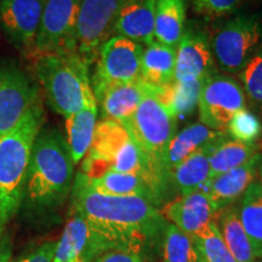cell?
I'll list each match as a JSON object with an SVG mask.
<instances>
[{
	"mask_svg": "<svg viewBox=\"0 0 262 262\" xmlns=\"http://www.w3.org/2000/svg\"><path fill=\"white\" fill-rule=\"evenodd\" d=\"M186 0H156V41L178 48L186 28Z\"/></svg>",
	"mask_w": 262,
	"mask_h": 262,
	"instance_id": "22",
	"label": "cell"
},
{
	"mask_svg": "<svg viewBox=\"0 0 262 262\" xmlns=\"http://www.w3.org/2000/svg\"><path fill=\"white\" fill-rule=\"evenodd\" d=\"M226 130L238 142L255 143L262 135V124L256 114L243 108L232 117Z\"/></svg>",
	"mask_w": 262,
	"mask_h": 262,
	"instance_id": "32",
	"label": "cell"
},
{
	"mask_svg": "<svg viewBox=\"0 0 262 262\" xmlns=\"http://www.w3.org/2000/svg\"><path fill=\"white\" fill-rule=\"evenodd\" d=\"M97 103L86 106L79 112L66 118L67 145L74 165L89 152L97 124Z\"/></svg>",
	"mask_w": 262,
	"mask_h": 262,
	"instance_id": "23",
	"label": "cell"
},
{
	"mask_svg": "<svg viewBox=\"0 0 262 262\" xmlns=\"http://www.w3.org/2000/svg\"><path fill=\"white\" fill-rule=\"evenodd\" d=\"M143 45L123 37H111L101 47L91 77L94 95L108 86L140 78Z\"/></svg>",
	"mask_w": 262,
	"mask_h": 262,
	"instance_id": "7",
	"label": "cell"
},
{
	"mask_svg": "<svg viewBox=\"0 0 262 262\" xmlns=\"http://www.w3.org/2000/svg\"><path fill=\"white\" fill-rule=\"evenodd\" d=\"M216 63L211 38L206 29L195 22L186 25L176 48L175 79L179 83L205 80L214 74Z\"/></svg>",
	"mask_w": 262,
	"mask_h": 262,
	"instance_id": "12",
	"label": "cell"
},
{
	"mask_svg": "<svg viewBox=\"0 0 262 262\" xmlns=\"http://www.w3.org/2000/svg\"><path fill=\"white\" fill-rule=\"evenodd\" d=\"M11 257V245L5 229L0 228V262H10Z\"/></svg>",
	"mask_w": 262,
	"mask_h": 262,
	"instance_id": "36",
	"label": "cell"
},
{
	"mask_svg": "<svg viewBox=\"0 0 262 262\" xmlns=\"http://www.w3.org/2000/svg\"><path fill=\"white\" fill-rule=\"evenodd\" d=\"M176 48L152 41L143 49L140 79L152 86H164L175 79Z\"/></svg>",
	"mask_w": 262,
	"mask_h": 262,
	"instance_id": "21",
	"label": "cell"
},
{
	"mask_svg": "<svg viewBox=\"0 0 262 262\" xmlns=\"http://www.w3.org/2000/svg\"><path fill=\"white\" fill-rule=\"evenodd\" d=\"M255 143H243L229 140L228 136L219 141L210 156V180L238 168L257 155Z\"/></svg>",
	"mask_w": 262,
	"mask_h": 262,
	"instance_id": "28",
	"label": "cell"
},
{
	"mask_svg": "<svg viewBox=\"0 0 262 262\" xmlns=\"http://www.w3.org/2000/svg\"><path fill=\"white\" fill-rule=\"evenodd\" d=\"M176 124L178 120L155 95L143 98L135 113L123 123L131 140L139 147L143 162L170 181L172 179L165 168V153L176 134Z\"/></svg>",
	"mask_w": 262,
	"mask_h": 262,
	"instance_id": "5",
	"label": "cell"
},
{
	"mask_svg": "<svg viewBox=\"0 0 262 262\" xmlns=\"http://www.w3.org/2000/svg\"><path fill=\"white\" fill-rule=\"evenodd\" d=\"M247 0H192L193 11L205 18L233 14Z\"/></svg>",
	"mask_w": 262,
	"mask_h": 262,
	"instance_id": "33",
	"label": "cell"
},
{
	"mask_svg": "<svg viewBox=\"0 0 262 262\" xmlns=\"http://www.w3.org/2000/svg\"><path fill=\"white\" fill-rule=\"evenodd\" d=\"M45 0H0V28L18 50L33 54Z\"/></svg>",
	"mask_w": 262,
	"mask_h": 262,
	"instance_id": "13",
	"label": "cell"
},
{
	"mask_svg": "<svg viewBox=\"0 0 262 262\" xmlns=\"http://www.w3.org/2000/svg\"><path fill=\"white\" fill-rule=\"evenodd\" d=\"M247 108L243 86L228 74H211L203 81L198 101L199 120L215 131H225L235 113Z\"/></svg>",
	"mask_w": 262,
	"mask_h": 262,
	"instance_id": "9",
	"label": "cell"
},
{
	"mask_svg": "<svg viewBox=\"0 0 262 262\" xmlns=\"http://www.w3.org/2000/svg\"><path fill=\"white\" fill-rule=\"evenodd\" d=\"M220 140L202 147L172 170V183L181 195L206 188L210 181V156L214 146Z\"/></svg>",
	"mask_w": 262,
	"mask_h": 262,
	"instance_id": "20",
	"label": "cell"
},
{
	"mask_svg": "<svg viewBox=\"0 0 262 262\" xmlns=\"http://www.w3.org/2000/svg\"><path fill=\"white\" fill-rule=\"evenodd\" d=\"M257 175L258 178H260V182L261 186H262V157H261V160H260V165H258V171H257Z\"/></svg>",
	"mask_w": 262,
	"mask_h": 262,
	"instance_id": "37",
	"label": "cell"
},
{
	"mask_svg": "<svg viewBox=\"0 0 262 262\" xmlns=\"http://www.w3.org/2000/svg\"><path fill=\"white\" fill-rule=\"evenodd\" d=\"M34 73L50 107L67 118L86 106L97 103L89 66L78 52L34 55Z\"/></svg>",
	"mask_w": 262,
	"mask_h": 262,
	"instance_id": "4",
	"label": "cell"
},
{
	"mask_svg": "<svg viewBox=\"0 0 262 262\" xmlns=\"http://www.w3.org/2000/svg\"><path fill=\"white\" fill-rule=\"evenodd\" d=\"M44 120L40 101L14 129L0 136V228L3 229L21 209L33 143Z\"/></svg>",
	"mask_w": 262,
	"mask_h": 262,
	"instance_id": "3",
	"label": "cell"
},
{
	"mask_svg": "<svg viewBox=\"0 0 262 262\" xmlns=\"http://www.w3.org/2000/svg\"><path fill=\"white\" fill-rule=\"evenodd\" d=\"M81 0H45L33 56L77 52V21Z\"/></svg>",
	"mask_w": 262,
	"mask_h": 262,
	"instance_id": "8",
	"label": "cell"
},
{
	"mask_svg": "<svg viewBox=\"0 0 262 262\" xmlns=\"http://www.w3.org/2000/svg\"><path fill=\"white\" fill-rule=\"evenodd\" d=\"M130 140L123 124L102 119L95 127L93 143L84 157L80 172L89 179H98L111 171L117 155Z\"/></svg>",
	"mask_w": 262,
	"mask_h": 262,
	"instance_id": "14",
	"label": "cell"
},
{
	"mask_svg": "<svg viewBox=\"0 0 262 262\" xmlns=\"http://www.w3.org/2000/svg\"><path fill=\"white\" fill-rule=\"evenodd\" d=\"M160 214L166 217L165 220L193 237L214 221L215 211L208 194L204 191H198L165 203Z\"/></svg>",
	"mask_w": 262,
	"mask_h": 262,
	"instance_id": "15",
	"label": "cell"
},
{
	"mask_svg": "<svg viewBox=\"0 0 262 262\" xmlns=\"http://www.w3.org/2000/svg\"><path fill=\"white\" fill-rule=\"evenodd\" d=\"M89 262H145L142 256L123 248L106 247L101 249Z\"/></svg>",
	"mask_w": 262,
	"mask_h": 262,
	"instance_id": "34",
	"label": "cell"
},
{
	"mask_svg": "<svg viewBox=\"0 0 262 262\" xmlns=\"http://www.w3.org/2000/svg\"><path fill=\"white\" fill-rule=\"evenodd\" d=\"M261 41L262 22L257 16H234L212 35L215 63L225 73L238 74L260 48Z\"/></svg>",
	"mask_w": 262,
	"mask_h": 262,
	"instance_id": "6",
	"label": "cell"
},
{
	"mask_svg": "<svg viewBox=\"0 0 262 262\" xmlns=\"http://www.w3.org/2000/svg\"><path fill=\"white\" fill-rule=\"evenodd\" d=\"M56 242H47L16 262H54Z\"/></svg>",
	"mask_w": 262,
	"mask_h": 262,
	"instance_id": "35",
	"label": "cell"
},
{
	"mask_svg": "<svg viewBox=\"0 0 262 262\" xmlns=\"http://www.w3.org/2000/svg\"><path fill=\"white\" fill-rule=\"evenodd\" d=\"M83 178L88 187L95 192L101 193V194L116 196H141V198H145L146 201L155 205V199H153L148 186L137 173H124L111 170L98 179H89L84 173Z\"/></svg>",
	"mask_w": 262,
	"mask_h": 262,
	"instance_id": "25",
	"label": "cell"
},
{
	"mask_svg": "<svg viewBox=\"0 0 262 262\" xmlns=\"http://www.w3.org/2000/svg\"><path fill=\"white\" fill-rule=\"evenodd\" d=\"M93 242L94 234L88 222L73 211L60 241L56 243L54 262H70L77 257H83L91 248Z\"/></svg>",
	"mask_w": 262,
	"mask_h": 262,
	"instance_id": "27",
	"label": "cell"
},
{
	"mask_svg": "<svg viewBox=\"0 0 262 262\" xmlns=\"http://www.w3.org/2000/svg\"><path fill=\"white\" fill-rule=\"evenodd\" d=\"M239 221L247 233L255 257L262 258V186L254 181L238 201Z\"/></svg>",
	"mask_w": 262,
	"mask_h": 262,
	"instance_id": "24",
	"label": "cell"
},
{
	"mask_svg": "<svg viewBox=\"0 0 262 262\" xmlns=\"http://www.w3.org/2000/svg\"><path fill=\"white\" fill-rule=\"evenodd\" d=\"M191 238L204 262H237L228 250L215 221Z\"/></svg>",
	"mask_w": 262,
	"mask_h": 262,
	"instance_id": "30",
	"label": "cell"
},
{
	"mask_svg": "<svg viewBox=\"0 0 262 262\" xmlns=\"http://www.w3.org/2000/svg\"><path fill=\"white\" fill-rule=\"evenodd\" d=\"M38 102L40 96L34 80L18 66L0 64V136L14 129Z\"/></svg>",
	"mask_w": 262,
	"mask_h": 262,
	"instance_id": "11",
	"label": "cell"
},
{
	"mask_svg": "<svg viewBox=\"0 0 262 262\" xmlns=\"http://www.w3.org/2000/svg\"><path fill=\"white\" fill-rule=\"evenodd\" d=\"M163 257L164 262H204L192 238L170 222L164 229Z\"/></svg>",
	"mask_w": 262,
	"mask_h": 262,
	"instance_id": "29",
	"label": "cell"
},
{
	"mask_svg": "<svg viewBox=\"0 0 262 262\" xmlns=\"http://www.w3.org/2000/svg\"><path fill=\"white\" fill-rule=\"evenodd\" d=\"M73 211L79 214L100 243L142 256L143 248L164 234L168 221L141 196L101 194L88 187L78 172L72 187Z\"/></svg>",
	"mask_w": 262,
	"mask_h": 262,
	"instance_id": "1",
	"label": "cell"
},
{
	"mask_svg": "<svg viewBox=\"0 0 262 262\" xmlns=\"http://www.w3.org/2000/svg\"><path fill=\"white\" fill-rule=\"evenodd\" d=\"M74 163L60 130L39 131L33 143L21 208L31 216H42L63 204L73 187Z\"/></svg>",
	"mask_w": 262,
	"mask_h": 262,
	"instance_id": "2",
	"label": "cell"
},
{
	"mask_svg": "<svg viewBox=\"0 0 262 262\" xmlns=\"http://www.w3.org/2000/svg\"><path fill=\"white\" fill-rule=\"evenodd\" d=\"M159 86L145 83L139 79L125 84L108 86L95 95L96 102L100 103L102 119H111L123 124L135 113L142 100L148 95H155Z\"/></svg>",
	"mask_w": 262,
	"mask_h": 262,
	"instance_id": "16",
	"label": "cell"
},
{
	"mask_svg": "<svg viewBox=\"0 0 262 262\" xmlns=\"http://www.w3.org/2000/svg\"><path fill=\"white\" fill-rule=\"evenodd\" d=\"M124 0H81L77 21V52L88 66L111 35Z\"/></svg>",
	"mask_w": 262,
	"mask_h": 262,
	"instance_id": "10",
	"label": "cell"
},
{
	"mask_svg": "<svg viewBox=\"0 0 262 262\" xmlns=\"http://www.w3.org/2000/svg\"><path fill=\"white\" fill-rule=\"evenodd\" d=\"M245 97L262 113V47L238 73Z\"/></svg>",
	"mask_w": 262,
	"mask_h": 262,
	"instance_id": "31",
	"label": "cell"
},
{
	"mask_svg": "<svg viewBox=\"0 0 262 262\" xmlns=\"http://www.w3.org/2000/svg\"><path fill=\"white\" fill-rule=\"evenodd\" d=\"M70 262H84V261L81 260L80 257H77V258H74V260H72V261H70Z\"/></svg>",
	"mask_w": 262,
	"mask_h": 262,
	"instance_id": "38",
	"label": "cell"
},
{
	"mask_svg": "<svg viewBox=\"0 0 262 262\" xmlns=\"http://www.w3.org/2000/svg\"><path fill=\"white\" fill-rule=\"evenodd\" d=\"M216 214L217 222H215L219 231L237 262H258L243 226L239 221L237 205H229Z\"/></svg>",
	"mask_w": 262,
	"mask_h": 262,
	"instance_id": "26",
	"label": "cell"
},
{
	"mask_svg": "<svg viewBox=\"0 0 262 262\" xmlns=\"http://www.w3.org/2000/svg\"><path fill=\"white\" fill-rule=\"evenodd\" d=\"M261 157V153H257L243 165L221 173L209 181L204 192L210 199L215 214L235 204L249 186L256 181Z\"/></svg>",
	"mask_w": 262,
	"mask_h": 262,
	"instance_id": "17",
	"label": "cell"
},
{
	"mask_svg": "<svg viewBox=\"0 0 262 262\" xmlns=\"http://www.w3.org/2000/svg\"><path fill=\"white\" fill-rule=\"evenodd\" d=\"M156 0H124L113 37H123L139 44L155 41Z\"/></svg>",
	"mask_w": 262,
	"mask_h": 262,
	"instance_id": "18",
	"label": "cell"
},
{
	"mask_svg": "<svg viewBox=\"0 0 262 262\" xmlns=\"http://www.w3.org/2000/svg\"><path fill=\"white\" fill-rule=\"evenodd\" d=\"M226 131H215L209 129L202 123H195L186 126L185 129L175 134L170 141L165 153V168L171 175L172 170L181 164L186 158L209 143L227 136ZM172 179V178H171Z\"/></svg>",
	"mask_w": 262,
	"mask_h": 262,
	"instance_id": "19",
	"label": "cell"
}]
</instances>
